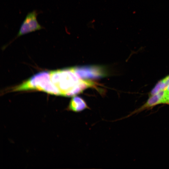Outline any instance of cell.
I'll return each mask as SVG.
<instances>
[{
    "label": "cell",
    "instance_id": "obj_7",
    "mask_svg": "<svg viewBox=\"0 0 169 169\" xmlns=\"http://www.w3.org/2000/svg\"><path fill=\"white\" fill-rule=\"evenodd\" d=\"M166 93L165 97L164 104L169 105V93L167 92L166 91Z\"/></svg>",
    "mask_w": 169,
    "mask_h": 169
},
{
    "label": "cell",
    "instance_id": "obj_1",
    "mask_svg": "<svg viewBox=\"0 0 169 169\" xmlns=\"http://www.w3.org/2000/svg\"><path fill=\"white\" fill-rule=\"evenodd\" d=\"M50 73L51 80L61 96H74L88 88L95 86V82L80 78L73 67L52 71Z\"/></svg>",
    "mask_w": 169,
    "mask_h": 169
},
{
    "label": "cell",
    "instance_id": "obj_6",
    "mask_svg": "<svg viewBox=\"0 0 169 169\" xmlns=\"http://www.w3.org/2000/svg\"><path fill=\"white\" fill-rule=\"evenodd\" d=\"M89 108L85 101L78 96H74L72 97L68 107L69 110L76 112H80Z\"/></svg>",
    "mask_w": 169,
    "mask_h": 169
},
{
    "label": "cell",
    "instance_id": "obj_2",
    "mask_svg": "<svg viewBox=\"0 0 169 169\" xmlns=\"http://www.w3.org/2000/svg\"><path fill=\"white\" fill-rule=\"evenodd\" d=\"M29 90H37L53 95H60L59 90L52 82L50 72L48 71L40 72L11 89L13 91Z\"/></svg>",
    "mask_w": 169,
    "mask_h": 169
},
{
    "label": "cell",
    "instance_id": "obj_4",
    "mask_svg": "<svg viewBox=\"0 0 169 169\" xmlns=\"http://www.w3.org/2000/svg\"><path fill=\"white\" fill-rule=\"evenodd\" d=\"M38 12L36 10L28 13L20 26L15 38L44 28L38 21Z\"/></svg>",
    "mask_w": 169,
    "mask_h": 169
},
{
    "label": "cell",
    "instance_id": "obj_5",
    "mask_svg": "<svg viewBox=\"0 0 169 169\" xmlns=\"http://www.w3.org/2000/svg\"><path fill=\"white\" fill-rule=\"evenodd\" d=\"M166 93L165 90H163L155 95L149 96V98L144 105L133 111L129 116L150 109L158 105L164 104Z\"/></svg>",
    "mask_w": 169,
    "mask_h": 169
},
{
    "label": "cell",
    "instance_id": "obj_8",
    "mask_svg": "<svg viewBox=\"0 0 169 169\" xmlns=\"http://www.w3.org/2000/svg\"><path fill=\"white\" fill-rule=\"evenodd\" d=\"M162 79L167 86L169 84V75Z\"/></svg>",
    "mask_w": 169,
    "mask_h": 169
},
{
    "label": "cell",
    "instance_id": "obj_3",
    "mask_svg": "<svg viewBox=\"0 0 169 169\" xmlns=\"http://www.w3.org/2000/svg\"><path fill=\"white\" fill-rule=\"evenodd\" d=\"M75 72L83 80L97 79L107 75L105 67L98 65H87L73 67Z\"/></svg>",
    "mask_w": 169,
    "mask_h": 169
},
{
    "label": "cell",
    "instance_id": "obj_9",
    "mask_svg": "<svg viewBox=\"0 0 169 169\" xmlns=\"http://www.w3.org/2000/svg\"><path fill=\"white\" fill-rule=\"evenodd\" d=\"M165 90L167 92L169 93V84L168 85L166 88Z\"/></svg>",
    "mask_w": 169,
    "mask_h": 169
}]
</instances>
